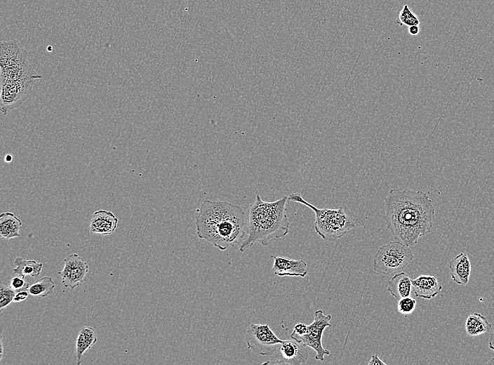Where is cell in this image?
<instances>
[{
	"instance_id": "6da1fadb",
	"label": "cell",
	"mask_w": 494,
	"mask_h": 365,
	"mask_svg": "<svg viewBox=\"0 0 494 365\" xmlns=\"http://www.w3.org/2000/svg\"><path fill=\"white\" fill-rule=\"evenodd\" d=\"M387 229L407 246L431 232L435 218L432 199L421 190L394 188L385 197Z\"/></svg>"
},
{
	"instance_id": "7a4b0ae2",
	"label": "cell",
	"mask_w": 494,
	"mask_h": 365,
	"mask_svg": "<svg viewBox=\"0 0 494 365\" xmlns=\"http://www.w3.org/2000/svg\"><path fill=\"white\" fill-rule=\"evenodd\" d=\"M0 107L6 115L28 98L41 79L28 60L27 51L13 41L1 44Z\"/></svg>"
},
{
	"instance_id": "3957f363",
	"label": "cell",
	"mask_w": 494,
	"mask_h": 365,
	"mask_svg": "<svg viewBox=\"0 0 494 365\" xmlns=\"http://www.w3.org/2000/svg\"><path fill=\"white\" fill-rule=\"evenodd\" d=\"M246 215L236 204L205 200L196 217V234L221 251L234 246L245 234Z\"/></svg>"
},
{
	"instance_id": "277c9868",
	"label": "cell",
	"mask_w": 494,
	"mask_h": 365,
	"mask_svg": "<svg viewBox=\"0 0 494 365\" xmlns=\"http://www.w3.org/2000/svg\"><path fill=\"white\" fill-rule=\"evenodd\" d=\"M288 196L272 202L257 194L248 212V235L239 246L243 253L256 243L268 246L270 241L286 236L290 223L286 214Z\"/></svg>"
},
{
	"instance_id": "5b68a950",
	"label": "cell",
	"mask_w": 494,
	"mask_h": 365,
	"mask_svg": "<svg viewBox=\"0 0 494 365\" xmlns=\"http://www.w3.org/2000/svg\"><path fill=\"white\" fill-rule=\"evenodd\" d=\"M292 201L302 204L313 211L315 215L314 229L323 239L334 241L343 237L355 223L342 207L319 208L303 199L301 194L293 192L288 196Z\"/></svg>"
},
{
	"instance_id": "8992f818",
	"label": "cell",
	"mask_w": 494,
	"mask_h": 365,
	"mask_svg": "<svg viewBox=\"0 0 494 365\" xmlns=\"http://www.w3.org/2000/svg\"><path fill=\"white\" fill-rule=\"evenodd\" d=\"M413 258L409 246L398 240L390 241L378 248L373 258V270L388 275L405 268Z\"/></svg>"
},
{
	"instance_id": "52a82bcc",
	"label": "cell",
	"mask_w": 494,
	"mask_h": 365,
	"mask_svg": "<svg viewBox=\"0 0 494 365\" xmlns=\"http://www.w3.org/2000/svg\"><path fill=\"white\" fill-rule=\"evenodd\" d=\"M248 347L258 354L270 357L283 340L277 337L268 324H251L245 333Z\"/></svg>"
},
{
	"instance_id": "ba28073f",
	"label": "cell",
	"mask_w": 494,
	"mask_h": 365,
	"mask_svg": "<svg viewBox=\"0 0 494 365\" xmlns=\"http://www.w3.org/2000/svg\"><path fill=\"white\" fill-rule=\"evenodd\" d=\"M331 319L330 314H324L322 310H316L314 312V321L307 325L306 333L303 336H295L292 339L314 350L315 359L323 361L325 355H329L330 352L323 347L322 334L326 327L331 326Z\"/></svg>"
},
{
	"instance_id": "9c48e42d",
	"label": "cell",
	"mask_w": 494,
	"mask_h": 365,
	"mask_svg": "<svg viewBox=\"0 0 494 365\" xmlns=\"http://www.w3.org/2000/svg\"><path fill=\"white\" fill-rule=\"evenodd\" d=\"M309 351L303 344L296 340H287L279 344L271 359L263 364L300 365L305 364Z\"/></svg>"
},
{
	"instance_id": "30bf717a",
	"label": "cell",
	"mask_w": 494,
	"mask_h": 365,
	"mask_svg": "<svg viewBox=\"0 0 494 365\" xmlns=\"http://www.w3.org/2000/svg\"><path fill=\"white\" fill-rule=\"evenodd\" d=\"M63 270L58 272L62 277V284L71 290L84 282L88 272V263L77 253H72L64 259Z\"/></svg>"
},
{
	"instance_id": "8fae6325",
	"label": "cell",
	"mask_w": 494,
	"mask_h": 365,
	"mask_svg": "<svg viewBox=\"0 0 494 365\" xmlns=\"http://www.w3.org/2000/svg\"><path fill=\"white\" fill-rule=\"evenodd\" d=\"M272 258L274 259L272 270L276 275L305 277L307 274V265L302 259L274 255H272Z\"/></svg>"
},
{
	"instance_id": "7c38bea8",
	"label": "cell",
	"mask_w": 494,
	"mask_h": 365,
	"mask_svg": "<svg viewBox=\"0 0 494 365\" xmlns=\"http://www.w3.org/2000/svg\"><path fill=\"white\" fill-rule=\"evenodd\" d=\"M119 220L115 215L107 210H98L94 212L89 225V233L100 234L108 236L117 227Z\"/></svg>"
},
{
	"instance_id": "4fadbf2b",
	"label": "cell",
	"mask_w": 494,
	"mask_h": 365,
	"mask_svg": "<svg viewBox=\"0 0 494 365\" xmlns=\"http://www.w3.org/2000/svg\"><path fill=\"white\" fill-rule=\"evenodd\" d=\"M415 296L430 300L436 296L442 289L441 284L433 275L420 274L411 279Z\"/></svg>"
},
{
	"instance_id": "5bb4252c",
	"label": "cell",
	"mask_w": 494,
	"mask_h": 365,
	"mask_svg": "<svg viewBox=\"0 0 494 365\" xmlns=\"http://www.w3.org/2000/svg\"><path fill=\"white\" fill-rule=\"evenodd\" d=\"M451 279L458 284L467 285L469 282L472 266L468 255L462 252L449 261Z\"/></svg>"
},
{
	"instance_id": "9a60e30c",
	"label": "cell",
	"mask_w": 494,
	"mask_h": 365,
	"mask_svg": "<svg viewBox=\"0 0 494 365\" xmlns=\"http://www.w3.org/2000/svg\"><path fill=\"white\" fill-rule=\"evenodd\" d=\"M412 290L411 279L404 272H399L389 279L387 291L398 300L410 296Z\"/></svg>"
},
{
	"instance_id": "2e32d148",
	"label": "cell",
	"mask_w": 494,
	"mask_h": 365,
	"mask_svg": "<svg viewBox=\"0 0 494 365\" xmlns=\"http://www.w3.org/2000/svg\"><path fill=\"white\" fill-rule=\"evenodd\" d=\"M97 342L95 330L90 326H82L78 333L76 341V364L82 362L85 352L90 349Z\"/></svg>"
},
{
	"instance_id": "e0dca14e",
	"label": "cell",
	"mask_w": 494,
	"mask_h": 365,
	"mask_svg": "<svg viewBox=\"0 0 494 365\" xmlns=\"http://www.w3.org/2000/svg\"><path fill=\"white\" fill-rule=\"evenodd\" d=\"M22 221L13 213L4 212L0 215V235L6 239L20 237Z\"/></svg>"
},
{
	"instance_id": "ac0fdd59",
	"label": "cell",
	"mask_w": 494,
	"mask_h": 365,
	"mask_svg": "<svg viewBox=\"0 0 494 365\" xmlns=\"http://www.w3.org/2000/svg\"><path fill=\"white\" fill-rule=\"evenodd\" d=\"M491 324L480 313L474 312L468 316L465 321V330L471 336H476L490 331Z\"/></svg>"
},
{
	"instance_id": "d6986e66",
	"label": "cell",
	"mask_w": 494,
	"mask_h": 365,
	"mask_svg": "<svg viewBox=\"0 0 494 365\" xmlns=\"http://www.w3.org/2000/svg\"><path fill=\"white\" fill-rule=\"evenodd\" d=\"M16 267L13 268L15 275L25 278L26 276L37 277L42 270L43 263L34 260H25L21 257H16L14 260Z\"/></svg>"
},
{
	"instance_id": "ffe728a7",
	"label": "cell",
	"mask_w": 494,
	"mask_h": 365,
	"mask_svg": "<svg viewBox=\"0 0 494 365\" xmlns=\"http://www.w3.org/2000/svg\"><path fill=\"white\" fill-rule=\"evenodd\" d=\"M55 288V282L51 277L45 276L37 279L29 286L28 292L32 296L46 297L50 295Z\"/></svg>"
},
{
	"instance_id": "44dd1931",
	"label": "cell",
	"mask_w": 494,
	"mask_h": 365,
	"mask_svg": "<svg viewBox=\"0 0 494 365\" xmlns=\"http://www.w3.org/2000/svg\"><path fill=\"white\" fill-rule=\"evenodd\" d=\"M396 23L401 25L413 26L419 25L420 20L418 17L411 11L408 5H404L401 10L399 19Z\"/></svg>"
},
{
	"instance_id": "7402d4cb",
	"label": "cell",
	"mask_w": 494,
	"mask_h": 365,
	"mask_svg": "<svg viewBox=\"0 0 494 365\" xmlns=\"http://www.w3.org/2000/svg\"><path fill=\"white\" fill-rule=\"evenodd\" d=\"M15 291L6 283L1 282L0 285V309L4 308L10 305L13 300Z\"/></svg>"
},
{
	"instance_id": "603a6c76",
	"label": "cell",
	"mask_w": 494,
	"mask_h": 365,
	"mask_svg": "<svg viewBox=\"0 0 494 365\" xmlns=\"http://www.w3.org/2000/svg\"><path fill=\"white\" fill-rule=\"evenodd\" d=\"M416 304V300L410 296L404 297L399 300L397 310L402 314H410L415 310Z\"/></svg>"
},
{
	"instance_id": "cb8c5ba5",
	"label": "cell",
	"mask_w": 494,
	"mask_h": 365,
	"mask_svg": "<svg viewBox=\"0 0 494 365\" xmlns=\"http://www.w3.org/2000/svg\"><path fill=\"white\" fill-rule=\"evenodd\" d=\"M10 286L15 291H28L29 284L25 281V278L15 275L10 281Z\"/></svg>"
},
{
	"instance_id": "d4e9b609",
	"label": "cell",
	"mask_w": 494,
	"mask_h": 365,
	"mask_svg": "<svg viewBox=\"0 0 494 365\" xmlns=\"http://www.w3.org/2000/svg\"><path fill=\"white\" fill-rule=\"evenodd\" d=\"M307 329V325L304 324V323H298L296 324L294 327L293 332L291 334V338L295 336H303Z\"/></svg>"
},
{
	"instance_id": "484cf974",
	"label": "cell",
	"mask_w": 494,
	"mask_h": 365,
	"mask_svg": "<svg viewBox=\"0 0 494 365\" xmlns=\"http://www.w3.org/2000/svg\"><path fill=\"white\" fill-rule=\"evenodd\" d=\"M29 295L28 291H20L18 292H16L15 294V296L13 298V303H20L25 300H26L28 298V296Z\"/></svg>"
},
{
	"instance_id": "4316f807",
	"label": "cell",
	"mask_w": 494,
	"mask_h": 365,
	"mask_svg": "<svg viewBox=\"0 0 494 365\" xmlns=\"http://www.w3.org/2000/svg\"><path fill=\"white\" fill-rule=\"evenodd\" d=\"M368 364H369V365H375V364H378V365L384 364V365H386L387 364H386L385 362H384L383 361H382V360L379 358V357L378 356L377 354H373L372 355V357H371V358H370V361H368Z\"/></svg>"
},
{
	"instance_id": "83f0119b",
	"label": "cell",
	"mask_w": 494,
	"mask_h": 365,
	"mask_svg": "<svg viewBox=\"0 0 494 365\" xmlns=\"http://www.w3.org/2000/svg\"><path fill=\"white\" fill-rule=\"evenodd\" d=\"M408 32L411 35H417L420 32L418 25H413L408 27Z\"/></svg>"
},
{
	"instance_id": "f1b7e54d",
	"label": "cell",
	"mask_w": 494,
	"mask_h": 365,
	"mask_svg": "<svg viewBox=\"0 0 494 365\" xmlns=\"http://www.w3.org/2000/svg\"><path fill=\"white\" fill-rule=\"evenodd\" d=\"M488 347L494 351V331L490 334L488 340Z\"/></svg>"
},
{
	"instance_id": "f546056e",
	"label": "cell",
	"mask_w": 494,
	"mask_h": 365,
	"mask_svg": "<svg viewBox=\"0 0 494 365\" xmlns=\"http://www.w3.org/2000/svg\"><path fill=\"white\" fill-rule=\"evenodd\" d=\"M0 343H1V353H0V354H1V356H0V361H1V359H2L3 349H4V347H3V343H2V336H1Z\"/></svg>"
},
{
	"instance_id": "4dcf8cb0",
	"label": "cell",
	"mask_w": 494,
	"mask_h": 365,
	"mask_svg": "<svg viewBox=\"0 0 494 365\" xmlns=\"http://www.w3.org/2000/svg\"><path fill=\"white\" fill-rule=\"evenodd\" d=\"M12 156L10 154H8L6 156L5 161H11L12 160Z\"/></svg>"
},
{
	"instance_id": "1f68e13d",
	"label": "cell",
	"mask_w": 494,
	"mask_h": 365,
	"mask_svg": "<svg viewBox=\"0 0 494 365\" xmlns=\"http://www.w3.org/2000/svg\"><path fill=\"white\" fill-rule=\"evenodd\" d=\"M486 364H493L494 365V357L491 358L489 361H488Z\"/></svg>"
}]
</instances>
